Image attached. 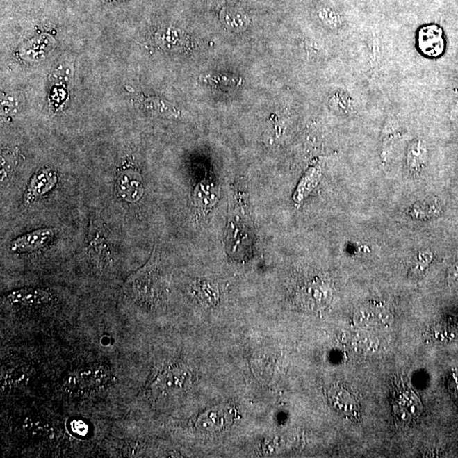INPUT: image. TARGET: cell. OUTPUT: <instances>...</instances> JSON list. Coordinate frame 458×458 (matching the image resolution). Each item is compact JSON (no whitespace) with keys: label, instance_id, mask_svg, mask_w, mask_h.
<instances>
[{"label":"cell","instance_id":"obj_1","mask_svg":"<svg viewBox=\"0 0 458 458\" xmlns=\"http://www.w3.org/2000/svg\"><path fill=\"white\" fill-rule=\"evenodd\" d=\"M156 246L147 264L129 277L125 284V293L138 302L151 303L160 294L161 280L158 271Z\"/></svg>","mask_w":458,"mask_h":458},{"label":"cell","instance_id":"obj_2","mask_svg":"<svg viewBox=\"0 0 458 458\" xmlns=\"http://www.w3.org/2000/svg\"><path fill=\"white\" fill-rule=\"evenodd\" d=\"M88 252L98 268L105 269L113 263V246L101 222H92L88 232Z\"/></svg>","mask_w":458,"mask_h":458},{"label":"cell","instance_id":"obj_3","mask_svg":"<svg viewBox=\"0 0 458 458\" xmlns=\"http://www.w3.org/2000/svg\"><path fill=\"white\" fill-rule=\"evenodd\" d=\"M115 190L123 201L137 203L145 194L144 180L140 172L133 167H125L118 172Z\"/></svg>","mask_w":458,"mask_h":458},{"label":"cell","instance_id":"obj_4","mask_svg":"<svg viewBox=\"0 0 458 458\" xmlns=\"http://www.w3.org/2000/svg\"><path fill=\"white\" fill-rule=\"evenodd\" d=\"M236 417V410L229 405L217 406L199 416L196 427L206 432H217L230 426Z\"/></svg>","mask_w":458,"mask_h":458},{"label":"cell","instance_id":"obj_5","mask_svg":"<svg viewBox=\"0 0 458 458\" xmlns=\"http://www.w3.org/2000/svg\"><path fill=\"white\" fill-rule=\"evenodd\" d=\"M58 181L59 179L57 173L52 169L47 167L40 169L30 179L23 195V202L25 205H31L38 199L51 191L57 186Z\"/></svg>","mask_w":458,"mask_h":458},{"label":"cell","instance_id":"obj_6","mask_svg":"<svg viewBox=\"0 0 458 458\" xmlns=\"http://www.w3.org/2000/svg\"><path fill=\"white\" fill-rule=\"evenodd\" d=\"M55 237V229H37L15 238L11 242L10 250L15 253L38 252L51 244Z\"/></svg>","mask_w":458,"mask_h":458},{"label":"cell","instance_id":"obj_7","mask_svg":"<svg viewBox=\"0 0 458 458\" xmlns=\"http://www.w3.org/2000/svg\"><path fill=\"white\" fill-rule=\"evenodd\" d=\"M190 373L183 369H169L158 377L153 388L161 395L177 394L190 386Z\"/></svg>","mask_w":458,"mask_h":458},{"label":"cell","instance_id":"obj_8","mask_svg":"<svg viewBox=\"0 0 458 458\" xmlns=\"http://www.w3.org/2000/svg\"><path fill=\"white\" fill-rule=\"evenodd\" d=\"M418 40L419 49L426 56L437 57L444 51L443 32L438 26H423L419 31Z\"/></svg>","mask_w":458,"mask_h":458},{"label":"cell","instance_id":"obj_9","mask_svg":"<svg viewBox=\"0 0 458 458\" xmlns=\"http://www.w3.org/2000/svg\"><path fill=\"white\" fill-rule=\"evenodd\" d=\"M106 372L101 370H85L72 375L67 380V386L72 392L94 390L106 382Z\"/></svg>","mask_w":458,"mask_h":458},{"label":"cell","instance_id":"obj_10","mask_svg":"<svg viewBox=\"0 0 458 458\" xmlns=\"http://www.w3.org/2000/svg\"><path fill=\"white\" fill-rule=\"evenodd\" d=\"M6 298L11 305L18 307H32L47 303L51 300V294L41 288H24L10 292Z\"/></svg>","mask_w":458,"mask_h":458},{"label":"cell","instance_id":"obj_11","mask_svg":"<svg viewBox=\"0 0 458 458\" xmlns=\"http://www.w3.org/2000/svg\"><path fill=\"white\" fill-rule=\"evenodd\" d=\"M218 190L210 181H202L195 187L193 193V203L196 211L199 215L209 213L217 203Z\"/></svg>","mask_w":458,"mask_h":458},{"label":"cell","instance_id":"obj_12","mask_svg":"<svg viewBox=\"0 0 458 458\" xmlns=\"http://www.w3.org/2000/svg\"><path fill=\"white\" fill-rule=\"evenodd\" d=\"M331 405L340 413L352 415L356 413L358 403L354 396L341 386H334L329 391Z\"/></svg>","mask_w":458,"mask_h":458},{"label":"cell","instance_id":"obj_13","mask_svg":"<svg viewBox=\"0 0 458 458\" xmlns=\"http://www.w3.org/2000/svg\"><path fill=\"white\" fill-rule=\"evenodd\" d=\"M221 21L225 23L228 28L232 29H243L248 26L249 19L242 11L233 9V8H224L221 11Z\"/></svg>","mask_w":458,"mask_h":458},{"label":"cell","instance_id":"obj_14","mask_svg":"<svg viewBox=\"0 0 458 458\" xmlns=\"http://www.w3.org/2000/svg\"><path fill=\"white\" fill-rule=\"evenodd\" d=\"M201 81L211 86L238 87L243 83L240 78L225 75L207 74L201 76Z\"/></svg>","mask_w":458,"mask_h":458},{"label":"cell","instance_id":"obj_15","mask_svg":"<svg viewBox=\"0 0 458 458\" xmlns=\"http://www.w3.org/2000/svg\"><path fill=\"white\" fill-rule=\"evenodd\" d=\"M195 295L203 303L213 305L218 300V291L207 282H199L194 287Z\"/></svg>","mask_w":458,"mask_h":458}]
</instances>
